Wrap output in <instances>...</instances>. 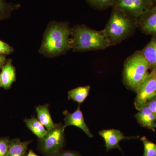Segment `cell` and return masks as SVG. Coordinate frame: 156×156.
<instances>
[{
  "mask_svg": "<svg viewBox=\"0 0 156 156\" xmlns=\"http://www.w3.org/2000/svg\"><path fill=\"white\" fill-rule=\"evenodd\" d=\"M16 80L15 69L12 63V60L9 59L0 73V87L9 89Z\"/></svg>",
  "mask_w": 156,
  "mask_h": 156,
  "instance_id": "cell-12",
  "label": "cell"
},
{
  "mask_svg": "<svg viewBox=\"0 0 156 156\" xmlns=\"http://www.w3.org/2000/svg\"><path fill=\"white\" fill-rule=\"evenodd\" d=\"M135 117L140 126L155 131L156 116L146 105L139 110Z\"/></svg>",
  "mask_w": 156,
  "mask_h": 156,
  "instance_id": "cell-11",
  "label": "cell"
},
{
  "mask_svg": "<svg viewBox=\"0 0 156 156\" xmlns=\"http://www.w3.org/2000/svg\"><path fill=\"white\" fill-rule=\"evenodd\" d=\"M99 134L104 140L105 147L108 151L113 149L117 148L123 153L122 147L119 145V143L122 140H123L136 139L139 137L138 136H125L119 130L114 129H104L99 131Z\"/></svg>",
  "mask_w": 156,
  "mask_h": 156,
  "instance_id": "cell-8",
  "label": "cell"
},
{
  "mask_svg": "<svg viewBox=\"0 0 156 156\" xmlns=\"http://www.w3.org/2000/svg\"><path fill=\"white\" fill-rule=\"evenodd\" d=\"M92 8L99 10H105L113 8L116 0H86Z\"/></svg>",
  "mask_w": 156,
  "mask_h": 156,
  "instance_id": "cell-18",
  "label": "cell"
},
{
  "mask_svg": "<svg viewBox=\"0 0 156 156\" xmlns=\"http://www.w3.org/2000/svg\"><path fill=\"white\" fill-rule=\"evenodd\" d=\"M146 105L156 116V95L150 99Z\"/></svg>",
  "mask_w": 156,
  "mask_h": 156,
  "instance_id": "cell-23",
  "label": "cell"
},
{
  "mask_svg": "<svg viewBox=\"0 0 156 156\" xmlns=\"http://www.w3.org/2000/svg\"><path fill=\"white\" fill-rule=\"evenodd\" d=\"M56 156H81L80 154L77 152L74 151H61Z\"/></svg>",
  "mask_w": 156,
  "mask_h": 156,
  "instance_id": "cell-24",
  "label": "cell"
},
{
  "mask_svg": "<svg viewBox=\"0 0 156 156\" xmlns=\"http://www.w3.org/2000/svg\"><path fill=\"white\" fill-rule=\"evenodd\" d=\"M91 87L90 86L78 87L68 92V97L78 103H83L89 95Z\"/></svg>",
  "mask_w": 156,
  "mask_h": 156,
  "instance_id": "cell-17",
  "label": "cell"
},
{
  "mask_svg": "<svg viewBox=\"0 0 156 156\" xmlns=\"http://www.w3.org/2000/svg\"><path fill=\"white\" fill-rule=\"evenodd\" d=\"M14 49L7 43L0 40V54L9 55L13 53Z\"/></svg>",
  "mask_w": 156,
  "mask_h": 156,
  "instance_id": "cell-22",
  "label": "cell"
},
{
  "mask_svg": "<svg viewBox=\"0 0 156 156\" xmlns=\"http://www.w3.org/2000/svg\"><path fill=\"white\" fill-rule=\"evenodd\" d=\"M10 140L7 137L0 138V156H7L9 150Z\"/></svg>",
  "mask_w": 156,
  "mask_h": 156,
  "instance_id": "cell-21",
  "label": "cell"
},
{
  "mask_svg": "<svg viewBox=\"0 0 156 156\" xmlns=\"http://www.w3.org/2000/svg\"><path fill=\"white\" fill-rule=\"evenodd\" d=\"M71 30L66 22H51L44 35L40 52L53 57L63 54L71 49Z\"/></svg>",
  "mask_w": 156,
  "mask_h": 156,
  "instance_id": "cell-1",
  "label": "cell"
},
{
  "mask_svg": "<svg viewBox=\"0 0 156 156\" xmlns=\"http://www.w3.org/2000/svg\"><path fill=\"white\" fill-rule=\"evenodd\" d=\"M26 125L39 138L41 139L45 136L47 132V130L41 122L35 118L26 119L24 120Z\"/></svg>",
  "mask_w": 156,
  "mask_h": 156,
  "instance_id": "cell-16",
  "label": "cell"
},
{
  "mask_svg": "<svg viewBox=\"0 0 156 156\" xmlns=\"http://www.w3.org/2000/svg\"><path fill=\"white\" fill-rule=\"evenodd\" d=\"M137 28L136 20L119 9L113 7L110 17L103 31L110 46L120 44L134 34Z\"/></svg>",
  "mask_w": 156,
  "mask_h": 156,
  "instance_id": "cell-3",
  "label": "cell"
},
{
  "mask_svg": "<svg viewBox=\"0 0 156 156\" xmlns=\"http://www.w3.org/2000/svg\"><path fill=\"white\" fill-rule=\"evenodd\" d=\"M6 58L4 55L0 54V69H2L6 63Z\"/></svg>",
  "mask_w": 156,
  "mask_h": 156,
  "instance_id": "cell-25",
  "label": "cell"
},
{
  "mask_svg": "<svg viewBox=\"0 0 156 156\" xmlns=\"http://www.w3.org/2000/svg\"><path fill=\"white\" fill-rule=\"evenodd\" d=\"M18 7V5L7 2L5 0H0V21L9 17Z\"/></svg>",
  "mask_w": 156,
  "mask_h": 156,
  "instance_id": "cell-19",
  "label": "cell"
},
{
  "mask_svg": "<svg viewBox=\"0 0 156 156\" xmlns=\"http://www.w3.org/2000/svg\"><path fill=\"white\" fill-rule=\"evenodd\" d=\"M149 64L140 51H136L126 59L122 81L128 89L136 92L140 84L149 74Z\"/></svg>",
  "mask_w": 156,
  "mask_h": 156,
  "instance_id": "cell-4",
  "label": "cell"
},
{
  "mask_svg": "<svg viewBox=\"0 0 156 156\" xmlns=\"http://www.w3.org/2000/svg\"><path fill=\"white\" fill-rule=\"evenodd\" d=\"M38 120L41 122L47 130L53 128L55 126L49 110V105H40L36 107Z\"/></svg>",
  "mask_w": 156,
  "mask_h": 156,
  "instance_id": "cell-14",
  "label": "cell"
},
{
  "mask_svg": "<svg viewBox=\"0 0 156 156\" xmlns=\"http://www.w3.org/2000/svg\"><path fill=\"white\" fill-rule=\"evenodd\" d=\"M65 129L61 124H55L47 130L44 136L39 139L38 149L44 156H56L64 147L65 143Z\"/></svg>",
  "mask_w": 156,
  "mask_h": 156,
  "instance_id": "cell-5",
  "label": "cell"
},
{
  "mask_svg": "<svg viewBox=\"0 0 156 156\" xmlns=\"http://www.w3.org/2000/svg\"><path fill=\"white\" fill-rule=\"evenodd\" d=\"M140 51L148 62L151 70L156 69V37H152L150 41Z\"/></svg>",
  "mask_w": 156,
  "mask_h": 156,
  "instance_id": "cell-13",
  "label": "cell"
},
{
  "mask_svg": "<svg viewBox=\"0 0 156 156\" xmlns=\"http://www.w3.org/2000/svg\"><path fill=\"white\" fill-rule=\"evenodd\" d=\"M71 35V49L74 51L102 50L110 46L102 30L98 31L85 25H77L72 29Z\"/></svg>",
  "mask_w": 156,
  "mask_h": 156,
  "instance_id": "cell-2",
  "label": "cell"
},
{
  "mask_svg": "<svg viewBox=\"0 0 156 156\" xmlns=\"http://www.w3.org/2000/svg\"><path fill=\"white\" fill-rule=\"evenodd\" d=\"M154 6L152 0H116L113 7L136 20Z\"/></svg>",
  "mask_w": 156,
  "mask_h": 156,
  "instance_id": "cell-7",
  "label": "cell"
},
{
  "mask_svg": "<svg viewBox=\"0 0 156 156\" xmlns=\"http://www.w3.org/2000/svg\"><path fill=\"white\" fill-rule=\"evenodd\" d=\"M31 141L22 142L18 138L10 140L7 156H26L28 145Z\"/></svg>",
  "mask_w": 156,
  "mask_h": 156,
  "instance_id": "cell-15",
  "label": "cell"
},
{
  "mask_svg": "<svg viewBox=\"0 0 156 156\" xmlns=\"http://www.w3.org/2000/svg\"><path fill=\"white\" fill-rule=\"evenodd\" d=\"M27 156H38L37 155V154H35L34 153V152L33 151H32L29 150V151L28 154H27Z\"/></svg>",
  "mask_w": 156,
  "mask_h": 156,
  "instance_id": "cell-26",
  "label": "cell"
},
{
  "mask_svg": "<svg viewBox=\"0 0 156 156\" xmlns=\"http://www.w3.org/2000/svg\"><path fill=\"white\" fill-rule=\"evenodd\" d=\"M63 114L65 115V124L63 125L65 128L69 126H76L83 130L89 137H93V135L85 122L80 105L73 113H70L68 111H65Z\"/></svg>",
  "mask_w": 156,
  "mask_h": 156,
  "instance_id": "cell-10",
  "label": "cell"
},
{
  "mask_svg": "<svg viewBox=\"0 0 156 156\" xmlns=\"http://www.w3.org/2000/svg\"><path fill=\"white\" fill-rule=\"evenodd\" d=\"M136 24L143 33L156 37V6L140 15L136 20Z\"/></svg>",
  "mask_w": 156,
  "mask_h": 156,
  "instance_id": "cell-9",
  "label": "cell"
},
{
  "mask_svg": "<svg viewBox=\"0 0 156 156\" xmlns=\"http://www.w3.org/2000/svg\"></svg>",
  "mask_w": 156,
  "mask_h": 156,
  "instance_id": "cell-28",
  "label": "cell"
},
{
  "mask_svg": "<svg viewBox=\"0 0 156 156\" xmlns=\"http://www.w3.org/2000/svg\"><path fill=\"white\" fill-rule=\"evenodd\" d=\"M140 140L144 148L142 156H156V144L150 141L146 136H142Z\"/></svg>",
  "mask_w": 156,
  "mask_h": 156,
  "instance_id": "cell-20",
  "label": "cell"
},
{
  "mask_svg": "<svg viewBox=\"0 0 156 156\" xmlns=\"http://www.w3.org/2000/svg\"><path fill=\"white\" fill-rule=\"evenodd\" d=\"M136 94L134 104L135 108L139 111L156 95V69L151 70L140 85Z\"/></svg>",
  "mask_w": 156,
  "mask_h": 156,
  "instance_id": "cell-6",
  "label": "cell"
},
{
  "mask_svg": "<svg viewBox=\"0 0 156 156\" xmlns=\"http://www.w3.org/2000/svg\"><path fill=\"white\" fill-rule=\"evenodd\" d=\"M154 6H156V0H152Z\"/></svg>",
  "mask_w": 156,
  "mask_h": 156,
  "instance_id": "cell-27",
  "label": "cell"
}]
</instances>
